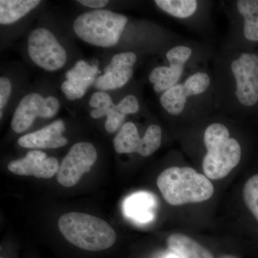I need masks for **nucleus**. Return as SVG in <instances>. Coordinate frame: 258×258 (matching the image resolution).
Masks as SVG:
<instances>
[{
  "label": "nucleus",
  "mask_w": 258,
  "mask_h": 258,
  "mask_svg": "<svg viewBox=\"0 0 258 258\" xmlns=\"http://www.w3.org/2000/svg\"><path fill=\"white\" fill-rule=\"evenodd\" d=\"M165 258H180L179 256L177 255V254H174V253H171L168 254V255H166Z\"/></svg>",
  "instance_id": "27"
},
{
  "label": "nucleus",
  "mask_w": 258,
  "mask_h": 258,
  "mask_svg": "<svg viewBox=\"0 0 258 258\" xmlns=\"http://www.w3.org/2000/svg\"><path fill=\"white\" fill-rule=\"evenodd\" d=\"M192 55L191 47L176 45L166 52V57L169 66H157L151 71L149 82L153 85L156 93H161L174 87L179 83L185 64Z\"/></svg>",
  "instance_id": "11"
},
{
  "label": "nucleus",
  "mask_w": 258,
  "mask_h": 258,
  "mask_svg": "<svg viewBox=\"0 0 258 258\" xmlns=\"http://www.w3.org/2000/svg\"><path fill=\"white\" fill-rule=\"evenodd\" d=\"M137 56L133 52L115 54L103 74L97 77L94 86L99 91H113L123 88L132 79Z\"/></svg>",
  "instance_id": "12"
},
{
  "label": "nucleus",
  "mask_w": 258,
  "mask_h": 258,
  "mask_svg": "<svg viewBox=\"0 0 258 258\" xmlns=\"http://www.w3.org/2000/svg\"><path fill=\"white\" fill-rule=\"evenodd\" d=\"M58 160L48 157L41 151H31L25 157L10 161L8 168L13 174L21 176H33L37 178L49 179L57 174Z\"/></svg>",
  "instance_id": "13"
},
{
  "label": "nucleus",
  "mask_w": 258,
  "mask_h": 258,
  "mask_svg": "<svg viewBox=\"0 0 258 258\" xmlns=\"http://www.w3.org/2000/svg\"><path fill=\"white\" fill-rule=\"evenodd\" d=\"M41 3L39 0H1L0 23L6 25L16 23Z\"/></svg>",
  "instance_id": "18"
},
{
  "label": "nucleus",
  "mask_w": 258,
  "mask_h": 258,
  "mask_svg": "<svg viewBox=\"0 0 258 258\" xmlns=\"http://www.w3.org/2000/svg\"><path fill=\"white\" fill-rule=\"evenodd\" d=\"M167 245L180 258H214L211 252L193 239L182 234H173L167 239Z\"/></svg>",
  "instance_id": "17"
},
{
  "label": "nucleus",
  "mask_w": 258,
  "mask_h": 258,
  "mask_svg": "<svg viewBox=\"0 0 258 258\" xmlns=\"http://www.w3.org/2000/svg\"><path fill=\"white\" fill-rule=\"evenodd\" d=\"M90 106L93 109L90 115L93 118L106 116L107 112L114 105L110 95L104 91H97L93 93L89 101Z\"/></svg>",
  "instance_id": "21"
},
{
  "label": "nucleus",
  "mask_w": 258,
  "mask_h": 258,
  "mask_svg": "<svg viewBox=\"0 0 258 258\" xmlns=\"http://www.w3.org/2000/svg\"><path fill=\"white\" fill-rule=\"evenodd\" d=\"M231 92L241 106L252 107L258 102V55L242 52L231 58L228 66Z\"/></svg>",
  "instance_id": "5"
},
{
  "label": "nucleus",
  "mask_w": 258,
  "mask_h": 258,
  "mask_svg": "<svg viewBox=\"0 0 258 258\" xmlns=\"http://www.w3.org/2000/svg\"><path fill=\"white\" fill-rule=\"evenodd\" d=\"M212 84L210 75L198 71L189 76L184 82L179 83L161 94L159 102L163 109L173 116L184 113L189 99L205 94Z\"/></svg>",
  "instance_id": "7"
},
{
  "label": "nucleus",
  "mask_w": 258,
  "mask_h": 258,
  "mask_svg": "<svg viewBox=\"0 0 258 258\" xmlns=\"http://www.w3.org/2000/svg\"><path fill=\"white\" fill-rule=\"evenodd\" d=\"M98 66L80 60L66 74V81L61 85V91L69 101L81 99L88 88L94 85L98 74Z\"/></svg>",
  "instance_id": "14"
},
{
  "label": "nucleus",
  "mask_w": 258,
  "mask_h": 258,
  "mask_svg": "<svg viewBox=\"0 0 258 258\" xmlns=\"http://www.w3.org/2000/svg\"><path fill=\"white\" fill-rule=\"evenodd\" d=\"M96 147L89 142H78L70 149L57 173L59 184L66 187L77 184L85 173L91 170L96 161Z\"/></svg>",
  "instance_id": "10"
},
{
  "label": "nucleus",
  "mask_w": 258,
  "mask_h": 258,
  "mask_svg": "<svg viewBox=\"0 0 258 258\" xmlns=\"http://www.w3.org/2000/svg\"><path fill=\"white\" fill-rule=\"evenodd\" d=\"M66 130L64 122L57 120L40 130L20 137L18 144L26 149H57L68 144L62 133Z\"/></svg>",
  "instance_id": "15"
},
{
  "label": "nucleus",
  "mask_w": 258,
  "mask_h": 258,
  "mask_svg": "<svg viewBox=\"0 0 258 258\" xmlns=\"http://www.w3.org/2000/svg\"><path fill=\"white\" fill-rule=\"evenodd\" d=\"M244 200L258 222V174L249 178L243 189Z\"/></svg>",
  "instance_id": "22"
},
{
  "label": "nucleus",
  "mask_w": 258,
  "mask_h": 258,
  "mask_svg": "<svg viewBox=\"0 0 258 258\" xmlns=\"http://www.w3.org/2000/svg\"><path fill=\"white\" fill-rule=\"evenodd\" d=\"M12 92V83L6 77L0 78V117H3V110L6 106Z\"/></svg>",
  "instance_id": "25"
},
{
  "label": "nucleus",
  "mask_w": 258,
  "mask_h": 258,
  "mask_svg": "<svg viewBox=\"0 0 258 258\" xmlns=\"http://www.w3.org/2000/svg\"><path fill=\"white\" fill-rule=\"evenodd\" d=\"M154 3L166 14L178 19H186L193 16L199 5L196 0H156Z\"/></svg>",
  "instance_id": "20"
},
{
  "label": "nucleus",
  "mask_w": 258,
  "mask_h": 258,
  "mask_svg": "<svg viewBox=\"0 0 258 258\" xmlns=\"http://www.w3.org/2000/svg\"><path fill=\"white\" fill-rule=\"evenodd\" d=\"M117 106L120 113L125 115L135 114L140 108L138 98L132 94L123 97Z\"/></svg>",
  "instance_id": "24"
},
{
  "label": "nucleus",
  "mask_w": 258,
  "mask_h": 258,
  "mask_svg": "<svg viewBox=\"0 0 258 258\" xmlns=\"http://www.w3.org/2000/svg\"><path fill=\"white\" fill-rule=\"evenodd\" d=\"M78 3L87 8L97 10H101L108 4L106 0H79Z\"/></svg>",
  "instance_id": "26"
},
{
  "label": "nucleus",
  "mask_w": 258,
  "mask_h": 258,
  "mask_svg": "<svg viewBox=\"0 0 258 258\" xmlns=\"http://www.w3.org/2000/svg\"><path fill=\"white\" fill-rule=\"evenodd\" d=\"M157 184L166 203L173 206L206 201L213 195V184L191 167L172 166L162 171Z\"/></svg>",
  "instance_id": "1"
},
{
  "label": "nucleus",
  "mask_w": 258,
  "mask_h": 258,
  "mask_svg": "<svg viewBox=\"0 0 258 258\" xmlns=\"http://www.w3.org/2000/svg\"><path fill=\"white\" fill-rule=\"evenodd\" d=\"M162 140V130L157 124L148 127L144 137L140 138L138 128L133 122L122 125L113 139V147L118 154L137 153L142 157L152 155L159 149Z\"/></svg>",
  "instance_id": "8"
},
{
  "label": "nucleus",
  "mask_w": 258,
  "mask_h": 258,
  "mask_svg": "<svg viewBox=\"0 0 258 258\" xmlns=\"http://www.w3.org/2000/svg\"><path fill=\"white\" fill-rule=\"evenodd\" d=\"M28 52L34 63L50 72L62 69L67 62L66 50L54 34L45 28H36L30 32Z\"/></svg>",
  "instance_id": "6"
},
{
  "label": "nucleus",
  "mask_w": 258,
  "mask_h": 258,
  "mask_svg": "<svg viewBox=\"0 0 258 258\" xmlns=\"http://www.w3.org/2000/svg\"><path fill=\"white\" fill-rule=\"evenodd\" d=\"M106 120L105 123V128L107 132L110 134L118 132L122 125L124 124L125 116L120 113L117 104L113 105L106 113Z\"/></svg>",
  "instance_id": "23"
},
{
  "label": "nucleus",
  "mask_w": 258,
  "mask_h": 258,
  "mask_svg": "<svg viewBox=\"0 0 258 258\" xmlns=\"http://www.w3.org/2000/svg\"><path fill=\"white\" fill-rule=\"evenodd\" d=\"M60 107V101L55 97L45 98L40 93H29L19 102L12 118V128L16 133H23L31 126L37 117L50 118L55 116Z\"/></svg>",
  "instance_id": "9"
},
{
  "label": "nucleus",
  "mask_w": 258,
  "mask_h": 258,
  "mask_svg": "<svg viewBox=\"0 0 258 258\" xmlns=\"http://www.w3.org/2000/svg\"><path fill=\"white\" fill-rule=\"evenodd\" d=\"M225 258H235V257H226Z\"/></svg>",
  "instance_id": "28"
},
{
  "label": "nucleus",
  "mask_w": 258,
  "mask_h": 258,
  "mask_svg": "<svg viewBox=\"0 0 258 258\" xmlns=\"http://www.w3.org/2000/svg\"><path fill=\"white\" fill-rule=\"evenodd\" d=\"M1 258H3V257H1Z\"/></svg>",
  "instance_id": "29"
},
{
  "label": "nucleus",
  "mask_w": 258,
  "mask_h": 258,
  "mask_svg": "<svg viewBox=\"0 0 258 258\" xmlns=\"http://www.w3.org/2000/svg\"><path fill=\"white\" fill-rule=\"evenodd\" d=\"M128 18L108 10H94L78 16L73 29L83 41L96 47H110L119 42Z\"/></svg>",
  "instance_id": "4"
},
{
  "label": "nucleus",
  "mask_w": 258,
  "mask_h": 258,
  "mask_svg": "<svg viewBox=\"0 0 258 258\" xmlns=\"http://www.w3.org/2000/svg\"><path fill=\"white\" fill-rule=\"evenodd\" d=\"M58 227L66 240L85 250H104L112 247L116 240V234L111 226L88 214H64L59 219Z\"/></svg>",
  "instance_id": "3"
},
{
  "label": "nucleus",
  "mask_w": 258,
  "mask_h": 258,
  "mask_svg": "<svg viewBox=\"0 0 258 258\" xmlns=\"http://www.w3.org/2000/svg\"><path fill=\"white\" fill-rule=\"evenodd\" d=\"M237 9L243 18V35L247 40L258 42V0H239Z\"/></svg>",
  "instance_id": "19"
},
{
  "label": "nucleus",
  "mask_w": 258,
  "mask_h": 258,
  "mask_svg": "<svg viewBox=\"0 0 258 258\" xmlns=\"http://www.w3.org/2000/svg\"><path fill=\"white\" fill-rule=\"evenodd\" d=\"M157 200L152 194L139 191L125 198L123 203L125 216L139 224L152 222L155 216Z\"/></svg>",
  "instance_id": "16"
},
{
  "label": "nucleus",
  "mask_w": 258,
  "mask_h": 258,
  "mask_svg": "<svg viewBox=\"0 0 258 258\" xmlns=\"http://www.w3.org/2000/svg\"><path fill=\"white\" fill-rule=\"evenodd\" d=\"M206 154L203 158V168L205 176L217 180L225 177L238 165L242 149L238 141L231 137L227 125L214 122L204 133Z\"/></svg>",
  "instance_id": "2"
}]
</instances>
